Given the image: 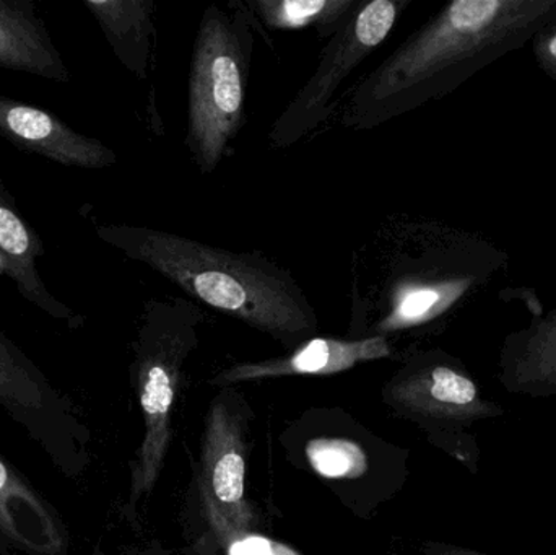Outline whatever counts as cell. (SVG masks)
Instances as JSON below:
<instances>
[{"instance_id": "cell-1", "label": "cell", "mask_w": 556, "mask_h": 555, "mask_svg": "<svg viewBox=\"0 0 556 555\" xmlns=\"http://www.w3.org/2000/svg\"><path fill=\"white\" fill-rule=\"evenodd\" d=\"M556 0H454L408 36L342 110V124L372 129L446 97L477 72L525 48L554 15Z\"/></svg>"}, {"instance_id": "cell-7", "label": "cell", "mask_w": 556, "mask_h": 555, "mask_svg": "<svg viewBox=\"0 0 556 555\" xmlns=\"http://www.w3.org/2000/svg\"><path fill=\"white\" fill-rule=\"evenodd\" d=\"M0 409L45 453L64 478L77 479L90 463V430L71 398L0 331Z\"/></svg>"}, {"instance_id": "cell-12", "label": "cell", "mask_w": 556, "mask_h": 555, "mask_svg": "<svg viewBox=\"0 0 556 555\" xmlns=\"http://www.w3.org/2000/svg\"><path fill=\"white\" fill-rule=\"evenodd\" d=\"M391 345L384 336L362 339L314 338L291 351L287 357L248 362L227 368L212 383L230 387L266 378L336 375L365 362L391 357Z\"/></svg>"}, {"instance_id": "cell-21", "label": "cell", "mask_w": 556, "mask_h": 555, "mask_svg": "<svg viewBox=\"0 0 556 555\" xmlns=\"http://www.w3.org/2000/svg\"><path fill=\"white\" fill-rule=\"evenodd\" d=\"M424 555H495L470 550V547L456 546V544L428 543Z\"/></svg>"}, {"instance_id": "cell-13", "label": "cell", "mask_w": 556, "mask_h": 555, "mask_svg": "<svg viewBox=\"0 0 556 555\" xmlns=\"http://www.w3.org/2000/svg\"><path fill=\"white\" fill-rule=\"evenodd\" d=\"M498 381L516 396L556 398V305L532 313L526 328L503 339Z\"/></svg>"}, {"instance_id": "cell-9", "label": "cell", "mask_w": 556, "mask_h": 555, "mask_svg": "<svg viewBox=\"0 0 556 555\" xmlns=\"http://www.w3.org/2000/svg\"><path fill=\"white\" fill-rule=\"evenodd\" d=\"M247 443L243 417L225 400L212 404L202 442L201 485L205 514L222 541L250 533L254 514L244 497Z\"/></svg>"}, {"instance_id": "cell-6", "label": "cell", "mask_w": 556, "mask_h": 555, "mask_svg": "<svg viewBox=\"0 0 556 555\" xmlns=\"http://www.w3.org/2000/svg\"><path fill=\"white\" fill-rule=\"evenodd\" d=\"M389 403L430 430L451 455L479 472L473 427L505 416V407L483 394L463 362L443 351L425 352L389 384Z\"/></svg>"}, {"instance_id": "cell-11", "label": "cell", "mask_w": 556, "mask_h": 555, "mask_svg": "<svg viewBox=\"0 0 556 555\" xmlns=\"http://www.w3.org/2000/svg\"><path fill=\"white\" fill-rule=\"evenodd\" d=\"M0 136L12 146L38 153L64 166L110 168L116 153L100 140L84 136L54 114L0 94Z\"/></svg>"}, {"instance_id": "cell-20", "label": "cell", "mask_w": 556, "mask_h": 555, "mask_svg": "<svg viewBox=\"0 0 556 555\" xmlns=\"http://www.w3.org/2000/svg\"><path fill=\"white\" fill-rule=\"evenodd\" d=\"M227 555H300L291 547L257 534H243L228 544Z\"/></svg>"}, {"instance_id": "cell-16", "label": "cell", "mask_w": 556, "mask_h": 555, "mask_svg": "<svg viewBox=\"0 0 556 555\" xmlns=\"http://www.w3.org/2000/svg\"><path fill=\"white\" fill-rule=\"evenodd\" d=\"M85 5L100 23L124 67L146 80L155 35V3L152 0H85Z\"/></svg>"}, {"instance_id": "cell-2", "label": "cell", "mask_w": 556, "mask_h": 555, "mask_svg": "<svg viewBox=\"0 0 556 555\" xmlns=\"http://www.w3.org/2000/svg\"><path fill=\"white\" fill-rule=\"evenodd\" d=\"M97 235L189 299L240 319L283 348L294 351L316 338V310L291 273L267 257L134 225H101Z\"/></svg>"}, {"instance_id": "cell-14", "label": "cell", "mask_w": 556, "mask_h": 555, "mask_svg": "<svg viewBox=\"0 0 556 555\" xmlns=\"http://www.w3.org/2000/svg\"><path fill=\"white\" fill-rule=\"evenodd\" d=\"M45 253L41 240L22 217L15 199L0 181V270L15 283L23 299L58 321L80 328L84 316L59 302L39 276L38 261Z\"/></svg>"}, {"instance_id": "cell-8", "label": "cell", "mask_w": 556, "mask_h": 555, "mask_svg": "<svg viewBox=\"0 0 556 555\" xmlns=\"http://www.w3.org/2000/svg\"><path fill=\"white\" fill-rule=\"evenodd\" d=\"M405 5L407 0H371L359 5L329 39L316 72L270 127V146H294L330 116L340 85L386 41Z\"/></svg>"}, {"instance_id": "cell-10", "label": "cell", "mask_w": 556, "mask_h": 555, "mask_svg": "<svg viewBox=\"0 0 556 555\" xmlns=\"http://www.w3.org/2000/svg\"><path fill=\"white\" fill-rule=\"evenodd\" d=\"M0 555H71L55 505L0 453Z\"/></svg>"}, {"instance_id": "cell-4", "label": "cell", "mask_w": 556, "mask_h": 555, "mask_svg": "<svg viewBox=\"0 0 556 555\" xmlns=\"http://www.w3.org/2000/svg\"><path fill=\"white\" fill-rule=\"evenodd\" d=\"M212 3L195 33L188 78L186 147L199 172L211 175L244 126L247 85L253 61V12Z\"/></svg>"}, {"instance_id": "cell-18", "label": "cell", "mask_w": 556, "mask_h": 555, "mask_svg": "<svg viewBox=\"0 0 556 555\" xmlns=\"http://www.w3.org/2000/svg\"><path fill=\"white\" fill-rule=\"evenodd\" d=\"M314 471L324 478H359L368 471V458L358 443L345 439H316L306 445Z\"/></svg>"}, {"instance_id": "cell-19", "label": "cell", "mask_w": 556, "mask_h": 555, "mask_svg": "<svg viewBox=\"0 0 556 555\" xmlns=\"http://www.w3.org/2000/svg\"><path fill=\"white\" fill-rule=\"evenodd\" d=\"M531 41L539 68L556 84V10L532 36Z\"/></svg>"}, {"instance_id": "cell-5", "label": "cell", "mask_w": 556, "mask_h": 555, "mask_svg": "<svg viewBox=\"0 0 556 555\" xmlns=\"http://www.w3.org/2000/svg\"><path fill=\"white\" fill-rule=\"evenodd\" d=\"M202 312L191 299L149 300L134 358L146 433L132 462L129 510L155 488L172 443V411L182 364L199 344Z\"/></svg>"}, {"instance_id": "cell-3", "label": "cell", "mask_w": 556, "mask_h": 555, "mask_svg": "<svg viewBox=\"0 0 556 555\" xmlns=\"http://www.w3.org/2000/svg\"><path fill=\"white\" fill-rule=\"evenodd\" d=\"M410 235L372 336L443 328L508 277L509 254L482 234L424 222Z\"/></svg>"}, {"instance_id": "cell-17", "label": "cell", "mask_w": 556, "mask_h": 555, "mask_svg": "<svg viewBox=\"0 0 556 555\" xmlns=\"http://www.w3.org/2000/svg\"><path fill=\"white\" fill-rule=\"evenodd\" d=\"M256 20L270 29L314 28L320 39L332 38L359 9L358 0H250Z\"/></svg>"}, {"instance_id": "cell-15", "label": "cell", "mask_w": 556, "mask_h": 555, "mask_svg": "<svg viewBox=\"0 0 556 555\" xmlns=\"http://www.w3.org/2000/svg\"><path fill=\"white\" fill-rule=\"evenodd\" d=\"M0 68L65 84L71 72L28 0H0Z\"/></svg>"}]
</instances>
